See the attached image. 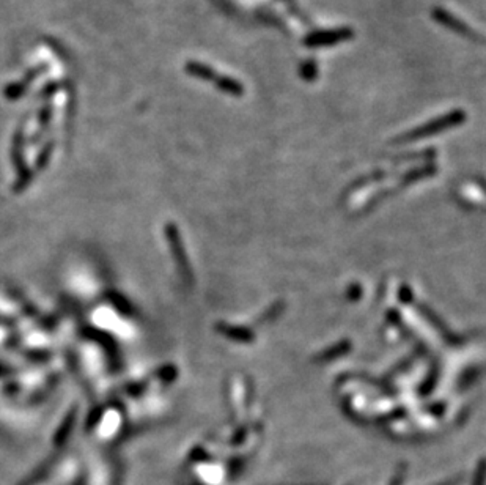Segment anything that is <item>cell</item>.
Wrapping results in <instances>:
<instances>
[{"mask_svg":"<svg viewBox=\"0 0 486 485\" xmlns=\"http://www.w3.org/2000/svg\"><path fill=\"white\" fill-rule=\"evenodd\" d=\"M352 33L350 30H337V32H326V33H315L307 38L309 46H319V44H332L335 42H340V39L350 38Z\"/></svg>","mask_w":486,"mask_h":485,"instance_id":"obj_1","label":"cell"},{"mask_svg":"<svg viewBox=\"0 0 486 485\" xmlns=\"http://www.w3.org/2000/svg\"><path fill=\"white\" fill-rule=\"evenodd\" d=\"M435 16H436V19H437L439 23L444 24V25H447V27L454 29V30H456V32H459V33H464V35L472 37V38L475 37L474 33L469 32V29L466 27V25H464L463 23H459L458 19H455V16L449 15V13H445V11H442V10H436V11H435Z\"/></svg>","mask_w":486,"mask_h":485,"instance_id":"obj_2","label":"cell"}]
</instances>
